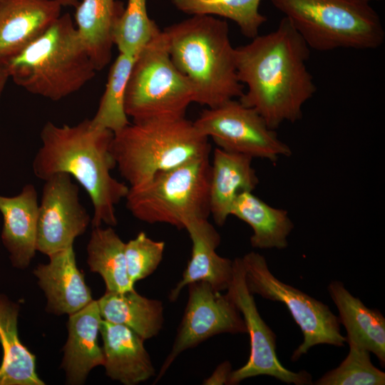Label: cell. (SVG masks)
Here are the masks:
<instances>
[{
  "label": "cell",
  "mask_w": 385,
  "mask_h": 385,
  "mask_svg": "<svg viewBox=\"0 0 385 385\" xmlns=\"http://www.w3.org/2000/svg\"><path fill=\"white\" fill-rule=\"evenodd\" d=\"M310 48L286 17L272 32L235 48L237 73L247 86L239 101L275 130L302 116L317 87L307 62Z\"/></svg>",
  "instance_id": "obj_1"
},
{
  "label": "cell",
  "mask_w": 385,
  "mask_h": 385,
  "mask_svg": "<svg viewBox=\"0 0 385 385\" xmlns=\"http://www.w3.org/2000/svg\"><path fill=\"white\" fill-rule=\"evenodd\" d=\"M113 133L93 127L90 119L74 125L46 122L40 133L41 146L32 162L35 176L42 180L66 173L86 190L93 205L92 227H114L115 206L125 198L128 185L111 175L116 167L110 146Z\"/></svg>",
  "instance_id": "obj_2"
},
{
  "label": "cell",
  "mask_w": 385,
  "mask_h": 385,
  "mask_svg": "<svg viewBox=\"0 0 385 385\" xmlns=\"http://www.w3.org/2000/svg\"><path fill=\"white\" fill-rule=\"evenodd\" d=\"M163 31L170 58L193 87L195 103L215 108L242 95L226 21L192 15Z\"/></svg>",
  "instance_id": "obj_3"
},
{
  "label": "cell",
  "mask_w": 385,
  "mask_h": 385,
  "mask_svg": "<svg viewBox=\"0 0 385 385\" xmlns=\"http://www.w3.org/2000/svg\"><path fill=\"white\" fill-rule=\"evenodd\" d=\"M6 66L16 85L53 101L77 92L97 72L68 13L61 14Z\"/></svg>",
  "instance_id": "obj_4"
},
{
  "label": "cell",
  "mask_w": 385,
  "mask_h": 385,
  "mask_svg": "<svg viewBox=\"0 0 385 385\" xmlns=\"http://www.w3.org/2000/svg\"><path fill=\"white\" fill-rule=\"evenodd\" d=\"M110 149L130 188L210 153L208 138L185 116L130 123L113 133Z\"/></svg>",
  "instance_id": "obj_5"
},
{
  "label": "cell",
  "mask_w": 385,
  "mask_h": 385,
  "mask_svg": "<svg viewBox=\"0 0 385 385\" xmlns=\"http://www.w3.org/2000/svg\"><path fill=\"white\" fill-rule=\"evenodd\" d=\"M309 48L376 49L385 40L378 13L368 0H270Z\"/></svg>",
  "instance_id": "obj_6"
},
{
  "label": "cell",
  "mask_w": 385,
  "mask_h": 385,
  "mask_svg": "<svg viewBox=\"0 0 385 385\" xmlns=\"http://www.w3.org/2000/svg\"><path fill=\"white\" fill-rule=\"evenodd\" d=\"M209 155L156 174L146 183L130 188L126 207L138 220L185 229L190 221L207 219L210 211Z\"/></svg>",
  "instance_id": "obj_7"
},
{
  "label": "cell",
  "mask_w": 385,
  "mask_h": 385,
  "mask_svg": "<svg viewBox=\"0 0 385 385\" xmlns=\"http://www.w3.org/2000/svg\"><path fill=\"white\" fill-rule=\"evenodd\" d=\"M194 88L173 63L164 31L135 56L127 83L125 111L133 122L184 117Z\"/></svg>",
  "instance_id": "obj_8"
},
{
  "label": "cell",
  "mask_w": 385,
  "mask_h": 385,
  "mask_svg": "<svg viewBox=\"0 0 385 385\" xmlns=\"http://www.w3.org/2000/svg\"><path fill=\"white\" fill-rule=\"evenodd\" d=\"M241 261L248 290L265 299L283 303L299 327L303 340L294 351L292 361L298 360L318 344L344 346L346 339L340 332L339 317L326 304L277 279L260 253L248 252Z\"/></svg>",
  "instance_id": "obj_9"
},
{
  "label": "cell",
  "mask_w": 385,
  "mask_h": 385,
  "mask_svg": "<svg viewBox=\"0 0 385 385\" xmlns=\"http://www.w3.org/2000/svg\"><path fill=\"white\" fill-rule=\"evenodd\" d=\"M197 129L222 150L276 162L289 156V145L278 138L264 118L239 100H229L202 111L193 122Z\"/></svg>",
  "instance_id": "obj_10"
},
{
  "label": "cell",
  "mask_w": 385,
  "mask_h": 385,
  "mask_svg": "<svg viewBox=\"0 0 385 385\" xmlns=\"http://www.w3.org/2000/svg\"><path fill=\"white\" fill-rule=\"evenodd\" d=\"M188 299L177 329L172 349L163 361L155 382L166 373L177 357L207 339L220 334L247 333L243 317L225 293L205 282L188 285Z\"/></svg>",
  "instance_id": "obj_11"
},
{
  "label": "cell",
  "mask_w": 385,
  "mask_h": 385,
  "mask_svg": "<svg viewBox=\"0 0 385 385\" xmlns=\"http://www.w3.org/2000/svg\"><path fill=\"white\" fill-rule=\"evenodd\" d=\"M233 273L226 294L240 312L250 335V356L245 365L232 371L229 384H238L244 379L267 375L295 385L312 384V376L306 371H292L279 361L276 353V335L261 317L254 297L247 289L241 257L232 261Z\"/></svg>",
  "instance_id": "obj_12"
},
{
  "label": "cell",
  "mask_w": 385,
  "mask_h": 385,
  "mask_svg": "<svg viewBox=\"0 0 385 385\" xmlns=\"http://www.w3.org/2000/svg\"><path fill=\"white\" fill-rule=\"evenodd\" d=\"M91 218L81 203L79 188L66 173H56L44 180L40 203L36 250L49 256L73 246Z\"/></svg>",
  "instance_id": "obj_13"
},
{
  "label": "cell",
  "mask_w": 385,
  "mask_h": 385,
  "mask_svg": "<svg viewBox=\"0 0 385 385\" xmlns=\"http://www.w3.org/2000/svg\"><path fill=\"white\" fill-rule=\"evenodd\" d=\"M54 0H0V63L6 64L61 16Z\"/></svg>",
  "instance_id": "obj_14"
},
{
  "label": "cell",
  "mask_w": 385,
  "mask_h": 385,
  "mask_svg": "<svg viewBox=\"0 0 385 385\" xmlns=\"http://www.w3.org/2000/svg\"><path fill=\"white\" fill-rule=\"evenodd\" d=\"M47 264L34 270L47 299L46 310L54 314H72L91 303V289L78 269L73 247L48 256Z\"/></svg>",
  "instance_id": "obj_15"
},
{
  "label": "cell",
  "mask_w": 385,
  "mask_h": 385,
  "mask_svg": "<svg viewBox=\"0 0 385 385\" xmlns=\"http://www.w3.org/2000/svg\"><path fill=\"white\" fill-rule=\"evenodd\" d=\"M192 242L191 256L182 278L170 290L168 299H178L182 289L196 282H205L217 291L227 290L233 273L232 261L220 256L216 249L221 237L207 219H197L185 227Z\"/></svg>",
  "instance_id": "obj_16"
},
{
  "label": "cell",
  "mask_w": 385,
  "mask_h": 385,
  "mask_svg": "<svg viewBox=\"0 0 385 385\" xmlns=\"http://www.w3.org/2000/svg\"><path fill=\"white\" fill-rule=\"evenodd\" d=\"M103 366L106 375L125 385H136L155 376V369L144 339L128 327L102 319Z\"/></svg>",
  "instance_id": "obj_17"
},
{
  "label": "cell",
  "mask_w": 385,
  "mask_h": 385,
  "mask_svg": "<svg viewBox=\"0 0 385 385\" xmlns=\"http://www.w3.org/2000/svg\"><path fill=\"white\" fill-rule=\"evenodd\" d=\"M38 204L33 184L24 185L15 196L0 195L1 240L10 253L13 265L17 268H26L37 251Z\"/></svg>",
  "instance_id": "obj_18"
},
{
  "label": "cell",
  "mask_w": 385,
  "mask_h": 385,
  "mask_svg": "<svg viewBox=\"0 0 385 385\" xmlns=\"http://www.w3.org/2000/svg\"><path fill=\"white\" fill-rule=\"evenodd\" d=\"M101 320L97 300L69 315L68 335L61 363L67 384H84L93 368L103 365V349L98 341Z\"/></svg>",
  "instance_id": "obj_19"
},
{
  "label": "cell",
  "mask_w": 385,
  "mask_h": 385,
  "mask_svg": "<svg viewBox=\"0 0 385 385\" xmlns=\"http://www.w3.org/2000/svg\"><path fill=\"white\" fill-rule=\"evenodd\" d=\"M250 156L216 148L210 179V211L215 222L222 226L230 215L232 204L242 192H252L259 179Z\"/></svg>",
  "instance_id": "obj_20"
},
{
  "label": "cell",
  "mask_w": 385,
  "mask_h": 385,
  "mask_svg": "<svg viewBox=\"0 0 385 385\" xmlns=\"http://www.w3.org/2000/svg\"><path fill=\"white\" fill-rule=\"evenodd\" d=\"M331 299L339 311V319L346 332V342L373 353L385 365V318L377 309L366 307L337 280L328 286Z\"/></svg>",
  "instance_id": "obj_21"
},
{
  "label": "cell",
  "mask_w": 385,
  "mask_h": 385,
  "mask_svg": "<svg viewBox=\"0 0 385 385\" xmlns=\"http://www.w3.org/2000/svg\"><path fill=\"white\" fill-rule=\"evenodd\" d=\"M75 25L97 71L111 61L112 34L124 6L117 0H82L75 8Z\"/></svg>",
  "instance_id": "obj_22"
},
{
  "label": "cell",
  "mask_w": 385,
  "mask_h": 385,
  "mask_svg": "<svg viewBox=\"0 0 385 385\" xmlns=\"http://www.w3.org/2000/svg\"><path fill=\"white\" fill-rule=\"evenodd\" d=\"M97 302L103 319L124 325L144 340L157 336L163 328V302L145 297L135 289L123 292L106 290Z\"/></svg>",
  "instance_id": "obj_23"
},
{
  "label": "cell",
  "mask_w": 385,
  "mask_h": 385,
  "mask_svg": "<svg viewBox=\"0 0 385 385\" xmlns=\"http://www.w3.org/2000/svg\"><path fill=\"white\" fill-rule=\"evenodd\" d=\"M19 306L0 295V385H44L36 371V356L19 339Z\"/></svg>",
  "instance_id": "obj_24"
},
{
  "label": "cell",
  "mask_w": 385,
  "mask_h": 385,
  "mask_svg": "<svg viewBox=\"0 0 385 385\" xmlns=\"http://www.w3.org/2000/svg\"><path fill=\"white\" fill-rule=\"evenodd\" d=\"M230 215L248 224L252 229V247L259 249H284L294 225L287 210L273 207L250 191L240 192L235 200Z\"/></svg>",
  "instance_id": "obj_25"
},
{
  "label": "cell",
  "mask_w": 385,
  "mask_h": 385,
  "mask_svg": "<svg viewBox=\"0 0 385 385\" xmlns=\"http://www.w3.org/2000/svg\"><path fill=\"white\" fill-rule=\"evenodd\" d=\"M125 245L111 226L93 227L87 245V263L91 272L102 277L107 291L134 289L127 274Z\"/></svg>",
  "instance_id": "obj_26"
},
{
  "label": "cell",
  "mask_w": 385,
  "mask_h": 385,
  "mask_svg": "<svg viewBox=\"0 0 385 385\" xmlns=\"http://www.w3.org/2000/svg\"><path fill=\"white\" fill-rule=\"evenodd\" d=\"M135 58V56L119 53L114 61L97 111L90 119L93 127L114 133L130 123L125 111V96Z\"/></svg>",
  "instance_id": "obj_27"
},
{
  "label": "cell",
  "mask_w": 385,
  "mask_h": 385,
  "mask_svg": "<svg viewBox=\"0 0 385 385\" xmlns=\"http://www.w3.org/2000/svg\"><path fill=\"white\" fill-rule=\"evenodd\" d=\"M180 11L190 14L219 16L235 21L247 38L259 35L267 18L260 14L261 0H171Z\"/></svg>",
  "instance_id": "obj_28"
},
{
  "label": "cell",
  "mask_w": 385,
  "mask_h": 385,
  "mask_svg": "<svg viewBox=\"0 0 385 385\" xmlns=\"http://www.w3.org/2000/svg\"><path fill=\"white\" fill-rule=\"evenodd\" d=\"M159 31L148 16L146 0H128L113 26V45L119 53L136 56Z\"/></svg>",
  "instance_id": "obj_29"
},
{
  "label": "cell",
  "mask_w": 385,
  "mask_h": 385,
  "mask_svg": "<svg viewBox=\"0 0 385 385\" xmlns=\"http://www.w3.org/2000/svg\"><path fill=\"white\" fill-rule=\"evenodd\" d=\"M346 358L335 369L317 380V385H384L385 373L374 366L370 352L354 344H348Z\"/></svg>",
  "instance_id": "obj_30"
},
{
  "label": "cell",
  "mask_w": 385,
  "mask_h": 385,
  "mask_svg": "<svg viewBox=\"0 0 385 385\" xmlns=\"http://www.w3.org/2000/svg\"><path fill=\"white\" fill-rule=\"evenodd\" d=\"M165 247V242L154 240L144 232L125 243L127 274L133 284L154 272L163 260Z\"/></svg>",
  "instance_id": "obj_31"
},
{
  "label": "cell",
  "mask_w": 385,
  "mask_h": 385,
  "mask_svg": "<svg viewBox=\"0 0 385 385\" xmlns=\"http://www.w3.org/2000/svg\"><path fill=\"white\" fill-rule=\"evenodd\" d=\"M232 372V366L230 361H225L220 364L212 374L206 378L202 384L222 385L229 384L230 376Z\"/></svg>",
  "instance_id": "obj_32"
},
{
  "label": "cell",
  "mask_w": 385,
  "mask_h": 385,
  "mask_svg": "<svg viewBox=\"0 0 385 385\" xmlns=\"http://www.w3.org/2000/svg\"><path fill=\"white\" fill-rule=\"evenodd\" d=\"M9 78L6 64L0 63V98Z\"/></svg>",
  "instance_id": "obj_33"
},
{
  "label": "cell",
  "mask_w": 385,
  "mask_h": 385,
  "mask_svg": "<svg viewBox=\"0 0 385 385\" xmlns=\"http://www.w3.org/2000/svg\"><path fill=\"white\" fill-rule=\"evenodd\" d=\"M58 2L62 7H73L76 8L79 3V0H54Z\"/></svg>",
  "instance_id": "obj_34"
},
{
  "label": "cell",
  "mask_w": 385,
  "mask_h": 385,
  "mask_svg": "<svg viewBox=\"0 0 385 385\" xmlns=\"http://www.w3.org/2000/svg\"><path fill=\"white\" fill-rule=\"evenodd\" d=\"M368 1H369L371 2V1H381V0H368Z\"/></svg>",
  "instance_id": "obj_35"
}]
</instances>
